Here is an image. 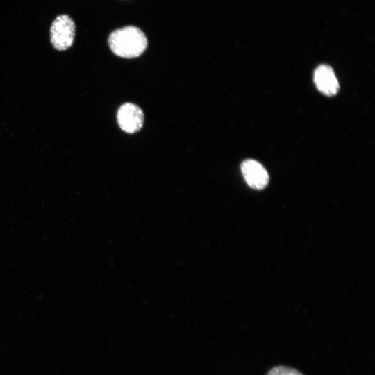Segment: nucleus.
<instances>
[{
    "mask_svg": "<svg viewBox=\"0 0 375 375\" xmlns=\"http://www.w3.org/2000/svg\"><path fill=\"white\" fill-rule=\"evenodd\" d=\"M144 119L143 111L133 103L122 104L117 112L119 126L127 133H134L140 131L143 126Z\"/></svg>",
    "mask_w": 375,
    "mask_h": 375,
    "instance_id": "obj_3",
    "label": "nucleus"
},
{
    "mask_svg": "<svg viewBox=\"0 0 375 375\" xmlns=\"http://www.w3.org/2000/svg\"><path fill=\"white\" fill-rule=\"evenodd\" d=\"M314 82L317 90L324 95L337 94L339 83L332 67L328 65H319L314 72Z\"/></svg>",
    "mask_w": 375,
    "mask_h": 375,
    "instance_id": "obj_5",
    "label": "nucleus"
},
{
    "mask_svg": "<svg viewBox=\"0 0 375 375\" xmlns=\"http://www.w3.org/2000/svg\"><path fill=\"white\" fill-rule=\"evenodd\" d=\"M108 44L115 55L133 58L144 53L148 42L142 31L136 26H128L112 31L108 38Z\"/></svg>",
    "mask_w": 375,
    "mask_h": 375,
    "instance_id": "obj_1",
    "label": "nucleus"
},
{
    "mask_svg": "<svg viewBox=\"0 0 375 375\" xmlns=\"http://www.w3.org/2000/svg\"><path fill=\"white\" fill-rule=\"evenodd\" d=\"M241 171L247 183L256 190L263 189L269 182V175L265 168L258 161L252 159L244 160Z\"/></svg>",
    "mask_w": 375,
    "mask_h": 375,
    "instance_id": "obj_4",
    "label": "nucleus"
},
{
    "mask_svg": "<svg viewBox=\"0 0 375 375\" xmlns=\"http://www.w3.org/2000/svg\"><path fill=\"white\" fill-rule=\"evenodd\" d=\"M75 36V24L67 15L58 16L50 28V40L58 51H65L73 44Z\"/></svg>",
    "mask_w": 375,
    "mask_h": 375,
    "instance_id": "obj_2",
    "label": "nucleus"
},
{
    "mask_svg": "<svg viewBox=\"0 0 375 375\" xmlns=\"http://www.w3.org/2000/svg\"><path fill=\"white\" fill-rule=\"evenodd\" d=\"M266 375H303L298 370L290 367L278 365L272 367Z\"/></svg>",
    "mask_w": 375,
    "mask_h": 375,
    "instance_id": "obj_6",
    "label": "nucleus"
}]
</instances>
